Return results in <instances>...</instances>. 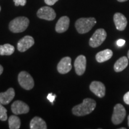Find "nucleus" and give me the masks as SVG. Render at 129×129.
<instances>
[{
	"label": "nucleus",
	"mask_w": 129,
	"mask_h": 129,
	"mask_svg": "<svg viewBox=\"0 0 129 129\" xmlns=\"http://www.w3.org/2000/svg\"><path fill=\"white\" fill-rule=\"evenodd\" d=\"M113 55L112 51L110 49H106L99 51L96 55V59L99 63H103L109 60Z\"/></svg>",
	"instance_id": "nucleus-16"
},
{
	"label": "nucleus",
	"mask_w": 129,
	"mask_h": 129,
	"mask_svg": "<svg viewBox=\"0 0 129 129\" xmlns=\"http://www.w3.org/2000/svg\"><path fill=\"white\" fill-rule=\"evenodd\" d=\"M3 70H4V69H3V67L1 65V64H0V75H1V74H3Z\"/></svg>",
	"instance_id": "nucleus-27"
},
{
	"label": "nucleus",
	"mask_w": 129,
	"mask_h": 129,
	"mask_svg": "<svg viewBox=\"0 0 129 129\" xmlns=\"http://www.w3.org/2000/svg\"><path fill=\"white\" fill-rule=\"evenodd\" d=\"M29 24V20L24 16L17 17L9 23V29L13 33L22 32L26 29Z\"/></svg>",
	"instance_id": "nucleus-2"
},
{
	"label": "nucleus",
	"mask_w": 129,
	"mask_h": 129,
	"mask_svg": "<svg viewBox=\"0 0 129 129\" xmlns=\"http://www.w3.org/2000/svg\"><path fill=\"white\" fill-rule=\"evenodd\" d=\"M7 109L3 106V104L0 102V120L4 121L7 120Z\"/></svg>",
	"instance_id": "nucleus-21"
},
{
	"label": "nucleus",
	"mask_w": 129,
	"mask_h": 129,
	"mask_svg": "<svg viewBox=\"0 0 129 129\" xmlns=\"http://www.w3.org/2000/svg\"><path fill=\"white\" fill-rule=\"evenodd\" d=\"M69 22H70V20L68 17L67 16L61 17L56 25V31L58 33H63L67 31L69 28Z\"/></svg>",
	"instance_id": "nucleus-14"
},
{
	"label": "nucleus",
	"mask_w": 129,
	"mask_h": 129,
	"mask_svg": "<svg viewBox=\"0 0 129 129\" xmlns=\"http://www.w3.org/2000/svg\"><path fill=\"white\" fill-rule=\"evenodd\" d=\"M107 34L104 29H98L89 40V45L91 47L96 48L101 46L105 40Z\"/></svg>",
	"instance_id": "nucleus-4"
},
{
	"label": "nucleus",
	"mask_w": 129,
	"mask_h": 129,
	"mask_svg": "<svg viewBox=\"0 0 129 129\" xmlns=\"http://www.w3.org/2000/svg\"><path fill=\"white\" fill-rule=\"evenodd\" d=\"M37 16L41 19L50 21L56 18V14L52 8L45 6L38 10L37 12Z\"/></svg>",
	"instance_id": "nucleus-7"
},
{
	"label": "nucleus",
	"mask_w": 129,
	"mask_h": 129,
	"mask_svg": "<svg viewBox=\"0 0 129 129\" xmlns=\"http://www.w3.org/2000/svg\"><path fill=\"white\" fill-rule=\"evenodd\" d=\"M56 97V94H53V93H49V94H48L47 97V99L50 102L51 104H53V102H54V100H55Z\"/></svg>",
	"instance_id": "nucleus-23"
},
{
	"label": "nucleus",
	"mask_w": 129,
	"mask_h": 129,
	"mask_svg": "<svg viewBox=\"0 0 129 129\" xmlns=\"http://www.w3.org/2000/svg\"><path fill=\"white\" fill-rule=\"evenodd\" d=\"M90 90L91 92L100 98H103L105 95V86L100 81H93L90 85Z\"/></svg>",
	"instance_id": "nucleus-12"
},
{
	"label": "nucleus",
	"mask_w": 129,
	"mask_h": 129,
	"mask_svg": "<svg viewBox=\"0 0 129 129\" xmlns=\"http://www.w3.org/2000/svg\"><path fill=\"white\" fill-rule=\"evenodd\" d=\"M126 115V111L121 104H117L114 108L112 116V122L115 125L120 124Z\"/></svg>",
	"instance_id": "nucleus-6"
},
{
	"label": "nucleus",
	"mask_w": 129,
	"mask_h": 129,
	"mask_svg": "<svg viewBox=\"0 0 129 129\" xmlns=\"http://www.w3.org/2000/svg\"><path fill=\"white\" fill-rule=\"evenodd\" d=\"M14 52V47L10 44H6L0 46V55L10 56Z\"/></svg>",
	"instance_id": "nucleus-19"
},
{
	"label": "nucleus",
	"mask_w": 129,
	"mask_h": 129,
	"mask_svg": "<svg viewBox=\"0 0 129 129\" xmlns=\"http://www.w3.org/2000/svg\"><path fill=\"white\" fill-rule=\"evenodd\" d=\"M114 21L116 28L119 30H124L126 28L127 20L124 15L120 13H116L114 16Z\"/></svg>",
	"instance_id": "nucleus-13"
},
{
	"label": "nucleus",
	"mask_w": 129,
	"mask_h": 129,
	"mask_svg": "<svg viewBox=\"0 0 129 129\" xmlns=\"http://www.w3.org/2000/svg\"><path fill=\"white\" fill-rule=\"evenodd\" d=\"M121 129H125V128H123V127H122V128H121Z\"/></svg>",
	"instance_id": "nucleus-31"
},
{
	"label": "nucleus",
	"mask_w": 129,
	"mask_h": 129,
	"mask_svg": "<svg viewBox=\"0 0 129 129\" xmlns=\"http://www.w3.org/2000/svg\"><path fill=\"white\" fill-rule=\"evenodd\" d=\"M86 57L84 55H80L76 58L74 62L75 72L78 75H82L86 69Z\"/></svg>",
	"instance_id": "nucleus-11"
},
{
	"label": "nucleus",
	"mask_w": 129,
	"mask_h": 129,
	"mask_svg": "<svg viewBox=\"0 0 129 129\" xmlns=\"http://www.w3.org/2000/svg\"><path fill=\"white\" fill-rule=\"evenodd\" d=\"M11 107L12 111L15 115L27 114L29 111V107L28 105L20 101L14 102Z\"/></svg>",
	"instance_id": "nucleus-8"
},
{
	"label": "nucleus",
	"mask_w": 129,
	"mask_h": 129,
	"mask_svg": "<svg viewBox=\"0 0 129 129\" xmlns=\"http://www.w3.org/2000/svg\"><path fill=\"white\" fill-rule=\"evenodd\" d=\"M57 69L58 72L61 74H65L71 70V58L70 57H64L61 59L57 64Z\"/></svg>",
	"instance_id": "nucleus-10"
},
{
	"label": "nucleus",
	"mask_w": 129,
	"mask_h": 129,
	"mask_svg": "<svg viewBox=\"0 0 129 129\" xmlns=\"http://www.w3.org/2000/svg\"><path fill=\"white\" fill-rule=\"evenodd\" d=\"M59 0H44V2L48 6H53Z\"/></svg>",
	"instance_id": "nucleus-24"
},
{
	"label": "nucleus",
	"mask_w": 129,
	"mask_h": 129,
	"mask_svg": "<svg viewBox=\"0 0 129 129\" xmlns=\"http://www.w3.org/2000/svg\"><path fill=\"white\" fill-rule=\"evenodd\" d=\"M15 96V91L14 88H10L5 92L0 93V102L3 105L10 104Z\"/></svg>",
	"instance_id": "nucleus-15"
},
{
	"label": "nucleus",
	"mask_w": 129,
	"mask_h": 129,
	"mask_svg": "<svg viewBox=\"0 0 129 129\" xmlns=\"http://www.w3.org/2000/svg\"><path fill=\"white\" fill-rule=\"evenodd\" d=\"M19 84L24 89L29 90L34 86V81L28 72L22 71L18 75Z\"/></svg>",
	"instance_id": "nucleus-5"
},
{
	"label": "nucleus",
	"mask_w": 129,
	"mask_h": 129,
	"mask_svg": "<svg viewBox=\"0 0 129 129\" xmlns=\"http://www.w3.org/2000/svg\"><path fill=\"white\" fill-rule=\"evenodd\" d=\"M0 12H1V7H0Z\"/></svg>",
	"instance_id": "nucleus-32"
},
{
	"label": "nucleus",
	"mask_w": 129,
	"mask_h": 129,
	"mask_svg": "<svg viewBox=\"0 0 129 129\" xmlns=\"http://www.w3.org/2000/svg\"><path fill=\"white\" fill-rule=\"evenodd\" d=\"M34 38L29 35H26L19 40L17 45V50L20 52H25L34 44Z\"/></svg>",
	"instance_id": "nucleus-9"
},
{
	"label": "nucleus",
	"mask_w": 129,
	"mask_h": 129,
	"mask_svg": "<svg viewBox=\"0 0 129 129\" xmlns=\"http://www.w3.org/2000/svg\"><path fill=\"white\" fill-rule=\"evenodd\" d=\"M119 2H125V1H127V0H117Z\"/></svg>",
	"instance_id": "nucleus-28"
},
{
	"label": "nucleus",
	"mask_w": 129,
	"mask_h": 129,
	"mask_svg": "<svg viewBox=\"0 0 129 129\" xmlns=\"http://www.w3.org/2000/svg\"><path fill=\"white\" fill-rule=\"evenodd\" d=\"M128 125L129 127V115H128Z\"/></svg>",
	"instance_id": "nucleus-29"
},
{
	"label": "nucleus",
	"mask_w": 129,
	"mask_h": 129,
	"mask_svg": "<svg viewBox=\"0 0 129 129\" xmlns=\"http://www.w3.org/2000/svg\"><path fill=\"white\" fill-rule=\"evenodd\" d=\"M20 120L16 115H11L9 118V128L10 129H19L20 127Z\"/></svg>",
	"instance_id": "nucleus-20"
},
{
	"label": "nucleus",
	"mask_w": 129,
	"mask_h": 129,
	"mask_svg": "<svg viewBox=\"0 0 129 129\" xmlns=\"http://www.w3.org/2000/svg\"><path fill=\"white\" fill-rule=\"evenodd\" d=\"M96 23V20L94 17L80 18L75 22V28L78 33L81 34L87 33Z\"/></svg>",
	"instance_id": "nucleus-3"
},
{
	"label": "nucleus",
	"mask_w": 129,
	"mask_h": 129,
	"mask_svg": "<svg viewBox=\"0 0 129 129\" xmlns=\"http://www.w3.org/2000/svg\"><path fill=\"white\" fill-rule=\"evenodd\" d=\"M127 56H128V59H129V50L128 51V53H127Z\"/></svg>",
	"instance_id": "nucleus-30"
},
{
	"label": "nucleus",
	"mask_w": 129,
	"mask_h": 129,
	"mask_svg": "<svg viewBox=\"0 0 129 129\" xmlns=\"http://www.w3.org/2000/svg\"><path fill=\"white\" fill-rule=\"evenodd\" d=\"M124 102L127 105H129V91L127 92L123 97Z\"/></svg>",
	"instance_id": "nucleus-25"
},
{
	"label": "nucleus",
	"mask_w": 129,
	"mask_h": 129,
	"mask_svg": "<svg viewBox=\"0 0 129 129\" xmlns=\"http://www.w3.org/2000/svg\"><path fill=\"white\" fill-rule=\"evenodd\" d=\"M125 43V41L124 40H122V39H120V40H117V44L118 46H120V47H121L122 46H124Z\"/></svg>",
	"instance_id": "nucleus-26"
},
{
	"label": "nucleus",
	"mask_w": 129,
	"mask_h": 129,
	"mask_svg": "<svg viewBox=\"0 0 129 129\" xmlns=\"http://www.w3.org/2000/svg\"><path fill=\"white\" fill-rule=\"evenodd\" d=\"M96 106V102L94 100L85 98L82 104L75 106L72 108V114L78 117L88 115L94 110Z\"/></svg>",
	"instance_id": "nucleus-1"
},
{
	"label": "nucleus",
	"mask_w": 129,
	"mask_h": 129,
	"mask_svg": "<svg viewBox=\"0 0 129 129\" xmlns=\"http://www.w3.org/2000/svg\"><path fill=\"white\" fill-rule=\"evenodd\" d=\"M16 6H24L26 3V0H13Z\"/></svg>",
	"instance_id": "nucleus-22"
},
{
	"label": "nucleus",
	"mask_w": 129,
	"mask_h": 129,
	"mask_svg": "<svg viewBox=\"0 0 129 129\" xmlns=\"http://www.w3.org/2000/svg\"><path fill=\"white\" fill-rule=\"evenodd\" d=\"M128 64V60L127 57L123 56L120 57L118 60H117L115 63L114 64V69L115 72H121L124 69L126 68Z\"/></svg>",
	"instance_id": "nucleus-18"
},
{
	"label": "nucleus",
	"mask_w": 129,
	"mask_h": 129,
	"mask_svg": "<svg viewBox=\"0 0 129 129\" xmlns=\"http://www.w3.org/2000/svg\"><path fill=\"white\" fill-rule=\"evenodd\" d=\"M30 128L31 129H46V122L39 117H35L30 122Z\"/></svg>",
	"instance_id": "nucleus-17"
}]
</instances>
